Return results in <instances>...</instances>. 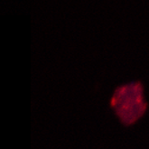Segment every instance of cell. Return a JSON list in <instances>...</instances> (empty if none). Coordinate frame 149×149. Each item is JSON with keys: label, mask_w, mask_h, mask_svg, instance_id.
<instances>
[{"label": "cell", "mask_w": 149, "mask_h": 149, "mask_svg": "<svg viewBox=\"0 0 149 149\" xmlns=\"http://www.w3.org/2000/svg\"><path fill=\"white\" fill-rule=\"evenodd\" d=\"M110 106L123 125L131 126L136 123L147 109L142 83L133 81L118 87L112 95Z\"/></svg>", "instance_id": "1"}]
</instances>
